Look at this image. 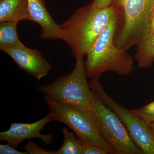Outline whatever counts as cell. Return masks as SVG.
<instances>
[{
  "label": "cell",
  "mask_w": 154,
  "mask_h": 154,
  "mask_svg": "<svg viewBox=\"0 0 154 154\" xmlns=\"http://www.w3.org/2000/svg\"><path fill=\"white\" fill-rule=\"evenodd\" d=\"M131 111L142 119L148 124L154 122V101L148 105Z\"/></svg>",
  "instance_id": "cell-15"
},
{
  "label": "cell",
  "mask_w": 154,
  "mask_h": 154,
  "mask_svg": "<svg viewBox=\"0 0 154 154\" xmlns=\"http://www.w3.org/2000/svg\"><path fill=\"white\" fill-rule=\"evenodd\" d=\"M149 125L150 127L151 128L154 134V123H150V124H149Z\"/></svg>",
  "instance_id": "cell-21"
},
{
  "label": "cell",
  "mask_w": 154,
  "mask_h": 154,
  "mask_svg": "<svg viewBox=\"0 0 154 154\" xmlns=\"http://www.w3.org/2000/svg\"><path fill=\"white\" fill-rule=\"evenodd\" d=\"M3 1V0H0V1Z\"/></svg>",
  "instance_id": "cell-22"
},
{
  "label": "cell",
  "mask_w": 154,
  "mask_h": 154,
  "mask_svg": "<svg viewBox=\"0 0 154 154\" xmlns=\"http://www.w3.org/2000/svg\"><path fill=\"white\" fill-rule=\"evenodd\" d=\"M18 23L11 21L1 22L0 24V49L22 47L25 46L18 37L17 32Z\"/></svg>",
  "instance_id": "cell-13"
},
{
  "label": "cell",
  "mask_w": 154,
  "mask_h": 154,
  "mask_svg": "<svg viewBox=\"0 0 154 154\" xmlns=\"http://www.w3.org/2000/svg\"><path fill=\"white\" fill-rule=\"evenodd\" d=\"M113 4L102 8L93 2L78 9L59 25L60 39L68 45L75 57H85L116 13Z\"/></svg>",
  "instance_id": "cell-1"
},
{
  "label": "cell",
  "mask_w": 154,
  "mask_h": 154,
  "mask_svg": "<svg viewBox=\"0 0 154 154\" xmlns=\"http://www.w3.org/2000/svg\"><path fill=\"white\" fill-rule=\"evenodd\" d=\"M24 20L31 21L27 0L0 1V22Z\"/></svg>",
  "instance_id": "cell-11"
},
{
  "label": "cell",
  "mask_w": 154,
  "mask_h": 154,
  "mask_svg": "<svg viewBox=\"0 0 154 154\" xmlns=\"http://www.w3.org/2000/svg\"><path fill=\"white\" fill-rule=\"evenodd\" d=\"M154 34V11L151 15L149 25V35Z\"/></svg>",
  "instance_id": "cell-20"
},
{
  "label": "cell",
  "mask_w": 154,
  "mask_h": 154,
  "mask_svg": "<svg viewBox=\"0 0 154 154\" xmlns=\"http://www.w3.org/2000/svg\"><path fill=\"white\" fill-rule=\"evenodd\" d=\"M80 141L81 154H108L107 152L97 146L81 140Z\"/></svg>",
  "instance_id": "cell-17"
},
{
  "label": "cell",
  "mask_w": 154,
  "mask_h": 154,
  "mask_svg": "<svg viewBox=\"0 0 154 154\" xmlns=\"http://www.w3.org/2000/svg\"></svg>",
  "instance_id": "cell-23"
},
{
  "label": "cell",
  "mask_w": 154,
  "mask_h": 154,
  "mask_svg": "<svg viewBox=\"0 0 154 154\" xmlns=\"http://www.w3.org/2000/svg\"><path fill=\"white\" fill-rule=\"evenodd\" d=\"M113 0H94L93 3L97 8H102L110 6Z\"/></svg>",
  "instance_id": "cell-19"
},
{
  "label": "cell",
  "mask_w": 154,
  "mask_h": 154,
  "mask_svg": "<svg viewBox=\"0 0 154 154\" xmlns=\"http://www.w3.org/2000/svg\"><path fill=\"white\" fill-rule=\"evenodd\" d=\"M25 151L27 154H55V151H48L45 150L30 140H29L25 145Z\"/></svg>",
  "instance_id": "cell-16"
},
{
  "label": "cell",
  "mask_w": 154,
  "mask_h": 154,
  "mask_svg": "<svg viewBox=\"0 0 154 154\" xmlns=\"http://www.w3.org/2000/svg\"><path fill=\"white\" fill-rule=\"evenodd\" d=\"M92 105L99 132L113 148L116 154H144L134 142L118 116L93 92Z\"/></svg>",
  "instance_id": "cell-7"
},
{
  "label": "cell",
  "mask_w": 154,
  "mask_h": 154,
  "mask_svg": "<svg viewBox=\"0 0 154 154\" xmlns=\"http://www.w3.org/2000/svg\"><path fill=\"white\" fill-rule=\"evenodd\" d=\"M63 141L60 148L55 151V154H81V141L75 134L66 128H63Z\"/></svg>",
  "instance_id": "cell-14"
},
{
  "label": "cell",
  "mask_w": 154,
  "mask_h": 154,
  "mask_svg": "<svg viewBox=\"0 0 154 154\" xmlns=\"http://www.w3.org/2000/svg\"><path fill=\"white\" fill-rule=\"evenodd\" d=\"M89 84L93 94L118 116L134 142L144 154H154V134L149 124L112 99L101 85L99 78L91 79Z\"/></svg>",
  "instance_id": "cell-6"
},
{
  "label": "cell",
  "mask_w": 154,
  "mask_h": 154,
  "mask_svg": "<svg viewBox=\"0 0 154 154\" xmlns=\"http://www.w3.org/2000/svg\"><path fill=\"white\" fill-rule=\"evenodd\" d=\"M112 4L123 16L122 28L114 38L115 45L127 50L149 35L154 0H113Z\"/></svg>",
  "instance_id": "cell-4"
},
{
  "label": "cell",
  "mask_w": 154,
  "mask_h": 154,
  "mask_svg": "<svg viewBox=\"0 0 154 154\" xmlns=\"http://www.w3.org/2000/svg\"><path fill=\"white\" fill-rule=\"evenodd\" d=\"M51 122H53L52 117L49 112L43 118L33 123L14 122L8 130L0 132V140L6 142L15 149L23 141L31 138L40 139L45 145H49L54 140L53 135L49 133L42 134L41 131Z\"/></svg>",
  "instance_id": "cell-8"
},
{
  "label": "cell",
  "mask_w": 154,
  "mask_h": 154,
  "mask_svg": "<svg viewBox=\"0 0 154 154\" xmlns=\"http://www.w3.org/2000/svg\"><path fill=\"white\" fill-rule=\"evenodd\" d=\"M45 99L50 109L53 121L66 125L82 141L97 146L108 154H116L113 148L99 133L93 110L85 112L74 107L59 104L46 97Z\"/></svg>",
  "instance_id": "cell-5"
},
{
  "label": "cell",
  "mask_w": 154,
  "mask_h": 154,
  "mask_svg": "<svg viewBox=\"0 0 154 154\" xmlns=\"http://www.w3.org/2000/svg\"><path fill=\"white\" fill-rule=\"evenodd\" d=\"M1 154H27L26 152L19 151L17 149L7 143V144L0 145Z\"/></svg>",
  "instance_id": "cell-18"
},
{
  "label": "cell",
  "mask_w": 154,
  "mask_h": 154,
  "mask_svg": "<svg viewBox=\"0 0 154 154\" xmlns=\"http://www.w3.org/2000/svg\"><path fill=\"white\" fill-rule=\"evenodd\" d=\"M87 78L84 57H78L70 73L61 75L52 83L37 89L45 97L59 104L92 112V92Z\"/></svg>",
  "instance_id": "cell-3"
},
{
  "label": "cell",
  "mask_w": 154,
  "mask_h": 154,
  "mask_svg": "<svg viewBox=\"0 0 154 154\" xmlns=\"http://www.w3.org/2000/svg\"><path fill=\"white\" fill-rule=\"evenodd\" d=\"M117 22L116 11L86 55L85 66L88 78H100L107 71L113 72L119 76L128 75L133 70L134 62L131 56L126 50L115 45L114 37Z\"/></svg>",
  "instance_id": "cell-2"
},
{
  "label": "cell",
  "mask_w": 154,
  "mask_h": 154,
  "mask_svg": "<svg viewBox=\"0 0 154 154\" xmlns=\"http://www.w3.org/2000/svg\"><path fill=\"white\" fill-rule=\"evenodd\" d=\"M3 51L11 57L21 69L38 81L46 76L51 69V63L37 50L25 45L6 48Z\"/></svg>",
  "instance_id": "cell-9"
},
{
  "label": "cell",
  "mask_w": 154,
  "mask_h": 154,
  "mask_svg": "<svg viewBox=\"0 0 154 154\" xmlns=\"http://www.w3.org/2000/svg\"><path fill=\"white\" fill-rule=\"evenodd\" d=\"M31 21L41 26V38L43 39H60V30L48 13L44 0H27Z\"/></svg>",
  "instance_id": "cell-10"
},
{
  "label": "cell",
  "mask_w": 154,
  "mask_h": 154,
  "mask_svg": "<svg viewBox=\"0 0 154 154\" xmlns=\"http://www.w3.org/2000/svg\"><path fill=\"white\" fill-rule=\"evenodd\" d=\"M134 57L137 66L147 68L152 66L154 62V34H149L137 45Z\"/></svg>",
  "instance_id": "cell-12"
}]
</instances>
